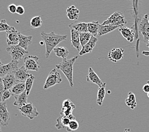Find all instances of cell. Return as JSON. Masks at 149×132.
<instances>
[{
  "label": "cell",
  "mask_w": 149,
  "mask_h": 132,
  "mask_svg": "<svg viewBox=\"0 0 149 132\" xmlns=\"http://www.w3.org/2000/svg\"><path fill=\"white\" fill-rule=\"evenodd\" d=\"M78 59V56L74 57L73 58L67 59H63L62 61L60 64L56 65V69H59L66 76L67 79L68 80L70 87H73V66L74 64L76 61V60Z\"/></svg>",
  "instance_id": "obj_2"
},
{
  "label": "cell",
  "mask_w": 149,
  "mask_h": 132,
  "mask_svg": "<svg viewBox=\"0 0 149 132\" xmlns=\"http://www.w3.org/2000/svg\"><path fill=\"white\" fill-rule=\"evenodd\" d=\"M13 73L17 83H26L27 80L31 76V74H29L28 71L25 68L24 66L13 71Z\"/></svg>",
  "instance_id": "obj_11"
},
{
  "label": "cell",
  "mask_w": 149,
  "mask_h": 132,
  "mask_svg": "<svg viewBox=\"0 0 149 132\" xmlns=\"http://www.w3.org/2000/svg\"><path fill=\"white\" fill-rule=\"evenodd\" d=\"M34 80H35V77L34 76V75L31 74V76L28 78L27 81H26V83H25L26 84V92L27 96L29 95L30 92L31 91V89H32V87H33Z\"/></svg>",
  "instance_id": "obj_32"
},
{
  "label": "cell",
  "mask_w": 149,
  "mask_h": 132,
  "mask_svg": "<svg viewBox=\"0 0 149 132\" xmlns=\"http://www.w3.org/2000/svg\"><path fill=\"white\" fill-rule=\"evenodd\" d=\"M19 33L20 32L17 31L15 27H13L11 30L6 32V42L9 46L19 45Z\"/></svg>",
  "instance_id": "obj_8"
},
{
  "label": "cell",
  "mask_w": 149,
  "mask_h": 132,
  "mask_svg": "<svg viewBox=\"0 0 149 132\" xmlns=\"http://www.w3.org/2000/svg\"><path fill=\"white\" fill-rule=\"evenodd\" d=\"M6 51L12 57V60L18 62L19 60H22L24 57L29 53L22 48H21L19 45L9 46L6 48Z\"/></svg>",
  "instance_id": "obj_5"
},
{
  "label": "cell",
  "mask_w": 149,
  "mask_h": 132,
  "mask_svg": "<svg viewBox=\"0 0 149 132\" xmlns=\"http://www.w3.org/2000/svg\"><path fill=\"white\" fill-rule=\"evenodd\" d=\"M27 97L28 96L26 94V91L20 95L15 96L14 97V98H15V102H13V105L17 106L19 108L27 104Z\"/></svg>",
  "instance_id": "obj_19"
},
{
  "label": "cell",
  "mask_w": 149,
  "mask_h": 132,
  "mask_svg": "<svg viewBox=\"0 0 149 132\" xmlns=\"http://www.w3.org/2000/svg\"><path fill=\"white\" fill-rule=\"evenodd\" d=\"M62 82V78L60 76V74L57 69L56 68L53 69L47 78V80L45 81V83L43 86V88L45 90L50 88L52 87H54V85L56 84H60Z\"/></svg>",
  "instance_id": "obj_4"
},
{
  "label": "cell",
  "mask_w": 149,
  "mask_h": 132,
  "mask_svg": "<svg viewBox=\"0 0 149 132\" xmlns=\"http://www.w3.org/2000/svg\"><path fill=\"white\" fill-rule=\"evenodd\" d=\"M3 85H4L5 90H10L12 87H13L16 83H17V81L15 79V76H14L13 72L10 73L3 77L2 78Z\"/></svg>",
  "instance_id": "obj_15"
},
{
  "label": "cell",
  "mask_w": 149,
  "mask_h": 132,
  "mask_svg": "<svg viewBox=\"0 0 149 132\" xmlns=\"http://www.w3.org/2000/svg\"><path fill=\"white\" fill-rule=\"evenodd\" d=\"M16 13L17 14H19L20 15H22L25 13V9L22 6L19 5L17 6V10H16Z\"/></svg>",
  "instance_id": "obj_38"
},
{
  "label": "cell",
  "mask_w": 149,
  "mask_h": 132,
  "mask_svg": "<svg viewBox=\"0 0 149 132\" xmlns=\"http://www.w3.org/2000/svg\"><path fill=\"white\" fill-rule=\"evenodd\" d=\"M123 132H130V128H126V129L124 130Z\"/></svg>",
  "instance_id": "obj_44"
},
{
  "label": "cell",
  "mask_w": 149,
  "mask_h": 132,
  "mask_svg": "<svg viewBox=\"0 0 149 132\" xmlns=\"http://www.w3.org/2000/svg\"><path fill=\"white\" fill-rule=\"evenodd\" d=\"M76 108V105L73 104L69 107H65V108H62L61 112H60V115H63L65 116H68L70 115H72V111Z\"/></svg>",
  "instance_id": "obj_33"
},
{
  "label": "cell",
  "mask_w": 149,
  "mask_h": 132,
  "mask_svg": "<svg viewBox=\"0 0 149 132\" xmlns=\"http://www.w3.org/2000/svg\"><path fill=\"white\" fill-rule=\"evenodd\" d=\"M9 90L11 93L12 95L14 96V97L20 95L26 91V84L23 83H17L10 88Z\"/></svg>",
  "instance_id": "obj_22"
},
{
  "label": "cell",
  "mask_w": 149,
  "mask_h": 132,
  "mask_svg": "<svg viewBox=\"0 0 149 132\" xmlns=\"http://www.w3.org/2000/svg\"><path fill=\"white\" fill-rule=\"evenodd\" d=\"M69 118V119L70 120V121H74V120H76V117H75V116H74L73 115H69V116H67Z\"/></svg>",
  "instance_id": "obj_42"
},
{
  "label": "cell",
  "mask_w": 149,
  "mask_h": 132,
  "mask_svg": "<svg viewBox=\"0 0 149 132\" xmlns=\"http://www.w3.org/2000/svg\"><path fill=\"white\" fill-rule=\"evenodd\" d=\"M126 104L130 107L131 109H135L137 105L136 101V97L133 92L130 91L127 94V97L126 99Z\"/></svg>",
  "instance_id": "obj_29"
},
{
  "label": "cell",
  "mask_w": 149,
  "mask_h": 132,
  "mask_svg": "<svg viewBox=\"0 0 149 132\" xmlns=\"http://www.w3.org/2000/svg\"><path fill=\"white\" fill-rule=\"evenodd\" d=\"M100 23L98 21H93L88 23V31L92 36L96 37L98 35L99 27H100Z\"/></svg>",
  "instance_id": "obj_25"
},
{
  "label": "cell",
  "mask_w": 149,
  "mask_h": 132,
  "mask_svg": "<svg viewBox=\"0 0 149 132\" xmlns=\"http://www.w3.org/2000/svg\"><path fill=\"white\" fill-rule=\"evenodd\" d=\"M71 34V43L73 47L75 48L77 51H81V43L79 40V33L74 29H70Z\"/></svg>",
  "instance_id": "obj_21"
},
{
  "label": "cell",
  "mask_w": 149,
  "mask_h": 132,
  "mask_svg": "<svg viewBox=\"0 0 149 132\" xmlns=\"http://www.w3.org/2000/svg\"><path fill=\"white\" fill-rule=\"evenodd\" d=\"M13 27L9 26L6 23L5 19H3L0 21V32H7L8 31L11 30Z\"/></svg>",
  "instance_id": "obj_35"
},
{
  "label": "cell",
  "mask_w": 149,
  "mask_h": 132,
  "mask_svg": "<svg viewBox=\"0 0 149 132\" xmlns=\"http://www.w3.org/2000/svg\"><path fill=\"white\" fill-rule=\"evenodd\" d=\"M0 124H1V123H0ZM0 132H2L1 131V126H0Z\"/></svg>",
  "instance_id": "obj_47"
},
{
  "label": "cell",
  "mask_w": 149,
  "mask_h": 132,
  "mask_svg": "<svg viewBox=\"0 0 149 132\" xmlns=\"http://www.w3.org/2000/svg\"><path fill=\"white\" fill-rule=\"evenodd\" d=\"M79 128V123L76 120L70 121L68 126L67 127V131L68 132H71L77 130Z\"/></svg>",
  "instance_id": "obj_34"
},
{
  "label": "cell",
  "mask_w": 149,
  "mask_h": 132,
  "mask_svg": "<svg viewBox=\"0 0 149 132\" xmlns=\"http://www.w3.org/2000/svg\"><path fill=\"white\" fill-rule=\"evenodd\" d=\"M73 104H74V103H72V102H71V101H70V100L66 99L62 103V108H65V107H69V106L72 105Z\"/></svg>",
  "instance_id": "obj_39"
},
{
  "label": "cell",
  "mask_w": 149,
  "mask_h": 132,
  "mask_svg": "<svg viewBox=\"0 0 149 132\" xmlns=\"http://www.w3.org/2000/svg\"><path fill=\"white\" fill-rule=\"evenodd\" d=\"M8 10H9V12H10V13H16L17 6H16L15 5H14V4L10 5L8 6Z\"/></svg>",
  "instance_id": "obj_40"
},
{
  "label": "cell",
  "mask_w": 149,
  "mask_h": 132,
  "mask_svg": "<svg viewBox=\"0 0 149 132\" xmlns=\"http://www.w3.org/2000/svg\"><path fill=\"white\" fill-rule=\"evenodd\" d=\"M4 91H5V88H4V85H3L2 78H0V103H1V97Z\"/></svg>",
  "instance_id": "obj_37"
},
{
  "label": "cell",
  "mask_w": 149,
  "mask_h": 132,
  "mask_svg": "<svg viewBox=\"0 0 149 132\" xmlns=\"http://www.w3.org/2000/svg\"><path fill=\"white\" fill-rule=\"evenodd\" d=\"M106 83H104V85H102L101 87L98 88V94H97V103L98 105L102 106L103 102L105 96L106 91Z\"/></svg>",
  "instance_id": "obj_28"
},
{
  "label": "cell",
  "mask_w": 149,
  "mask_h": 132,
  "mask_svg": "<svg viewBox=\"0 0 149 132\" xmlns=\"http://www.w3.org/2000/svg\"><path fill=\"white\" fill-rule=\"evenodd\" d=\"M119 31L121 33L123 36L125 38L126 40L130 43H132L134 40V32L133 29H130L129 27L122 26L119 27Z\"/></svg>",
  "instance_id": "obj_17"
},
{
  "label": "cell",
  "mask_w": 149,
  "mask_h": 132,
  "mask_svg": "<svg viewBox=\"0 0 149 132\" xmlns=\"http://www.w3.org/2000/svg\"><path fill=\"white\" fill-rule=\"evenodd\" d=\"M32 40H33L32 36H25L20 33H19V45L25 50L27 51L28 46L32 43Z\"/></svg>",
  "instance_id": "obj_18"
},
{
  "label": "cell",
  "mask_w": 149,
  "mask_h": 132,
  "mask_svg": "<svg viewBox=\"0 0 149 132\" xmlns=\"http://www.w3.org/2000/svg\"><path fill=\"white\" fill-rule=\"evenodd\" d=\"M55 54L58 57L62 58L63 59H67L69 54V51L66 47L64 46H58V47H56L54 50Z\"/></svg>",
  "instance_id": "obj_26"
},
{
  "label": "cell",
  "mask_w": 149,
  "mask_h": 132,
  "mask_svg": "<svg viewBox=\"0 0 149 132\" xmlns=\"http://www.w3.org/2000/svg\"><path fill=\"white\" fill-rule=\"evenodd\" d=\"M87 81L91 83L96 84L99 87V88L101 87L103 85H104V82H103L100 78L98 77V75L95 73L93 69L90 67L89 71H88V74L87 76Z\"/></svg>",
  "instance_id": "obj_16"
},
{
  "label": "cell",
  "mask_w": 149,
  "mask_h": 132,
  "mask_svg": "<svg viewBox=\"0 0 149 132\" xmlns=\"http://www.w3.org/2000/svg\"><path fill=\"white\" fill-rule=\"evenodd\" d=\"M143 91L145 92V93H147V94H148V93H149V85L148 84H145L143 85Z\"/></svg>",
  "instance_id": "obj_41"
},
{
  "label": "cell",
  "mask_w": 149,
  "mask_h": 132,
  "mask_svg": "<svg viewBox=\"0 0 149 132\" xmlns=\"http://www.w3.org/2000/svg\"><path fill=\"white\" fill-rule=\"evenodd\" d=\"M91 34L89 33H79V40L81 46L83 47L84 46L86 45L91 38Z\"/></svg>",
  "instance_id": "obj_30"
},
{
  "label": "cell",
  "mask_w": 149,
  "mask_h": 132,
  "mask_svg": "<svg viewBox=\"0 0 149 132\" xmlns=\"http://www.w3.org/2000/svg\"><path fill=\"white\" fill-rule=\"evenodd\" d=\"M124 55L125 50L123 48H113L109 52L108 59L113 62H117L123 59Z\"/></svg>",
  "instance_id": "obj_13"
},
{
  "label": "cell",
  "mask_w": 149,
  "mask_h": 132,
  "mask_svg": "<svg viewBox=\"0 0 149 132\" xmlns=\"http://www.w3.org/2000/svg\"><path fill=\"white\" fill-rule=\"evenodd\" d=\"M142 54L145 56H149V52L148 51H144L142 52Z\"/></svg>",
  "instance_id": "obj_43"
},
{
  "label": "cell",
  "mask_w": 149,
  "mask_h": 132,
  "mask_svg": "<svg viewBox=\"0 0 149 132\" xmlns=\"http://www.w3.org/2000/svg\"><path fill=\"white\" fill-rule=\"evenodd\" d=\"M147 95H148V97L149 98V93H148V94H147Z\"/></svg>",
  "instance_id": "obj_49"
},
{
  "label": "cell",
  "mask_w": 149,
  "mask_h": 132,
  "mask_svg": "<svg viewBox=\"0 0 149 132\" xmlns=\"http://www.w3.org/2000/svg\"><path fill=\"white\" fill-rule=\"evenodd\" d=\"M39 57L37 56L29 55L27 56L24 59V67L28 71H38L40 68V64L38 62Z\"/></svg>",
  "instance_id": "obj_7"
},
{
  "label": "cell",
  "mask_w": 149,
  "mask_h": 132,
  "mask_svg": "<svg viewBox=\"0 0 149 132\" xmlns=\"http://www.w3.org/2000/svg\"><path fill=\"white\" fill-rule=\"evenodd\" d=\"M127 23V20L125 19V15L123 13L120 12H116L112 13L108 19L104 21L101 25L102 26H105V25H110L112 26H122L124 24Z\"/></svg>",
  "instance_id": "obj_3"
},
{
  "label": "cell",
  "mask_w": 149,
  "mask_h": 132,
  "mask_svg": "<svg viewBox=\"0 0 149 132\" xmlns=\"http://www.w3.org/2000/svg\"><path fill=\"white\" fill-rule=\"evenodd\" d=\"M10 119V113L7 109L6 102L0 103V123L3 126H6L9 124Z\"/></svg>",
  "instance_id": "obj_12"
},
{
  "label": "cell",
  "mask_w": 149,
  "mask_h": 132,
  "mask_svg": "<svg viewBox=\"0 0 149 132\" xmlns=\"http://www.w3.org/2000/svg\"><path fill=\"white\" fill-rule=\"evenodd\" d=\"M121 26H110V25H105V26H102L100 24V27H99V30H98V35L100 36H103L105 35L106 34H108L109 33H111L113 31L116 30L117 28L120 27Z\"/></svg>",
  "instance_id": "obj_27"
},
{
  "label": "cell",
  "mask_w": 149,
  "mask_h": 132,
  "mask_svg": "<svg viewBox=\"0 0 149 132\" xmlns=\"http://www.w3.org/2000/svg\"><path fill=\"white\" fill-rule=\"evenodd\" d=\"M11 93H10L9 90H5L3 94L2 95V97H1V102H6L7 100H8L10 97H11Z\"/></svg>",
  "instance_id": "obj_36"
},
{
  "label": "cell",
  "mask_w": 149,
  "mask_h": 132,
  "mask_svg": "<svg viewBox=\"0 0 149 132\" xmlns=\"http://www.w3.org/2000/svg\"><path fill=\"white\" fill-rule=\"evenodd\" d=\"M41 36L46 46V58L49 57L51 52L56 48V46L67 38V36L66 35L56 34L54 32H51L48 34L42 32Z\"/></svg>",
  "instance_id": "obj_1"
},
{
  "label": "cell",
  "mask_w": 149,
  "mask_h": 132,
  "mask_svg": "<svg viewBox=\"0 0 149 132\" xmlns=\"http://www.w3.org/2000/svg\"><path fill=\"white\" fill-rule=\"evenodd\" d=\"M42 21L40 16H36L33 17L31 20V27L33 29H36V28H39L41 27Z\"/></svg>",
  "instance_id": "obj_31"
},
{
  "label": "cell",
  "mask_w": 149,
  "mask_h": 132,
  "mask_svg": "<svg viewBox=\"0 0 149 132\" xmlns=\"http://www.w3.org/2000/svg\"><path fill=\"white\" fill-rule=\"evenodd\" d=\"M140 32L143 36L144 42L147 43L149 40V22L148 14H145L141 20L140 24Z\"/></svg>",
  "instance_id": "obj_9"
},
{
  "label": "cell",
  "mask_w": 149,
  "mask_h": 132,
  "mask_svg": "<svg viewBox=\"0 0 149 132\" xmlns=\"http://www.w3.org/2000/svg\"><path fill=\"white\" fill-rule=\"evenodd\" d=\"M147 84H148V85H149V81H147Z\"/></svg>",
  "instance_id": "obj_48"
},
{
  "label": "cell",
  "mask_w": 149,
  "mask_h": 132,
  "mask_svg": "<svg viewBox=\"0 0 149 132\" xmlns=\"http://www.w3.org/2000/svg\"><path fill=\"white\" fill-rule=\"evenodd\" d=\"M70 120L67 116L63 115H60L57 119H56V123L55 124V127L58 130H61L68 126Z\"/></svg>",
  "instance_id": "obj_23"
},
{
  "label": "cell",
  "mask_w": 149,
  "mask_h": 132,
  "mask_svg": "<svg viewBox=\"0 0 149 132\" xmlns=\"http://www.w3.org/2000/svg\"><path fill=\"white\" fill-rule=\"evenodd\" d=\"M69 27L70 29H72L78 32L79 33H88V23L81 22H75L70 24Z\"/></svg>",
  "instance_id": "obj_20"
},
{
  "label": "cell",
  "mask_w": 149,
  "mask_h": 132,
  "mask_svg": "<svg viewBox=\"0 0 149 132\" xmlns=\"http://www.w3.org/2000/svg\"><path fill=\"white\" fill-rule=\"evenodd\" d=\"M67 15L70 20H77L79 19V10L75 6H71L67 9Z\"/></svg>",
  "instance_id": "obj_24"
},
{
  "label": "cell",
  "mask_w": 149,
  "mask_h": 132,
  "mask_svg": "<svg viewBox=\"0 0 149 132\" xmlns=\"http://www.w3.org/2000/svg\"><path fill=\"white\" fill-rule=\"evenodd\" d=\"M3 65L2 64V62H1V60H0V66H1Z\"/></svg>",
  "instance_id": "obj_46"
},
{
  "label": "cell",
  "mask_w": 149,
  "mask_h": 132,
  "mask_svg": "<svg viewBox=\"0 0 149 132\" xmlns=\"http://www.w3.org/2000/svg\"><path fill=\"white\" fill-rule=\"evenodd\" d=\"M98 41V39L93 36H91V38L90 40L88 43L82 47V49L81 50V51L79 53V55H83L84 54H86V53H89L92 52L93 48L95 47L96 44H97Z\"/></svg>",
  "instance_id": "obj_14"
},
{
  "label": "cell",
  "mask_w": 149,
  "mask_h": 132,
  "mask_svg": "<svg viewBox=\"0 0 149 132\" xmlns=\"http://www.w3.org/2000/svg\"><path fill=\"white\" fill-rule=\"evenodd\" d=\"M146 45H147V46L148 48H149V40H148V41L147 42V43H146Z\"/></svg>",
  "instance_id": "obj_45"
},
{
  "label": "cell",
  "mask_w": 149,
  "mask_h": 132,
  "mask_svg": "<svg viewBox=\"0 0 149 132\" xmlns=\"http://www.w3.org/2000/svg\"><path fill=\"white\" fill-rule=\"evenodd\" d=\"M148 22H149V17H148Z\"/></svg>",
  "instance_id": "obj_50"
},
{
  "label": "cell",
  "mask_w": 149,
  "mask_h": 132,
  "mask_svg": "<svg viewBox=\"0 0 149 132\" xmlns=\"http://www.w3.org/2000/svg\"><path fill=\"white\" fill-rule=\"evenodd\" d=\"M18 61L12 60L11 62L6 64V65H2L0 66V78H3L8 74L12 73L18 69Z\"/></svg>",
  "instance_id": "obj_10"
},
{
  "label": "cell",
  "mask_w": 149,
  "mask_h": 132,
  "mask_svg": "<svg viewBox=\"0 0 149 132\" xmlns=\"http://www.w3.org/2000/svg\"><path fill=\"white\" fill-rule=\"evenodd\" d=\"M18 109L22 116L28 117L29 119H33L39 115V112L36 108L31 102Z\"/></svg>",
  "instance_id": "obj_6"
}]
</instances>
